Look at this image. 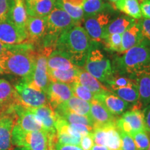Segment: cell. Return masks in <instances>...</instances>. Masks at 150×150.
I'll return each instance as SVG.
<instances>
[{"instance_id":"1","label":"cell","mask_w":150,"mask_h":150,"mask_svg":"<svg viewBox=\"0 0 150 150\" xmlns=\"http://www.w3.org/2000/svg\"><path fill=\"white\" fill-rule=\"evenodd\" d=\"M112 61L114 76L137 79L150 75V42L144 39L138 45L119 54Z\"/></svg>"},{"instance_id":"2","label":"cell","mask_w":150,"mask_h":150,"mask_svg":"<svg viewBox=\"0 0 150 150\" xmlns=\"http://www.w3.org/2000/svg\"><path fill=\"white\" fill-rule=\"evenodd\" d=\"M93 41L83 27L77 24L67 29L56 41L55 50L63 52L77 67H83Z\"/></svg>"},{"instance_id":"3","label":"cell","mask_w":150,"mask_h":150,"mask_svg":"<svg viewBox=\"0 0 150 150\" xmlns=\"http://www.w3.org/2000/svg\"><path fill=\"white\" fill-rule=\"evenodd\" d=\"M36 49L29 42L0 57V66L5 74L13 75L29 82L34 70Z\"/></svg>"},{"instance_id":"4","label":"cell","mask_w":150,"mask_h":150,"mask_svg":"<svg viewBox=\"0 0 150 150\" xmlns=\"http://www.w3.org/2000/svg\"><path fill=\"white\" fill-rule=\"evenodd\" d=\"M46 18L47 33L40 47L55 50L56 41L60 35L64 31L78 24L65 11L57 7H54Z\"/></svg>"},{"instance_id":"5","label":"cell","mask_w":150,"mask_h":150,"mask_svg":"<svg viewBox=\"0 0 150 150\" xmlns=\"http://www.w3.org/2000/svg\"><path fill=\"white\" fill-rule=\"evenodd\" d=\"M94 42L86 58L84 70L104 85L114 76L112 64Z\"/></svg>"},{"instance_id":"6","label":"cell","mask_w":150,"mask_h":150,"mask_svg":"<svg viewBox=\"0 0 150 150\" xmlns=\"http://www.w3.org/2000/svg\"><path fill=\"white\" fill-rule=\"evenodd\" d=\"M12 144L30 150H49V139L45 131H27L16 123L12 131Z\"/></svg>"},{"instance_id":"7","label":"cell","mask_w":150,"mask_h":150,"mask_svg":"<svg viewBox=\"0 0 150 150\" xmlns=\"http://www.w3.org/2000/svg\"><path fill=\"white\" fill-rule=\"evenodd\" d=\"M54 50V49L45 47L36 49L34 70L31 81L27 82L30 86L45 93L50 82L48 76L47 58Z\"/></svg>"},{"instance_id":"8","label":"cell","mask_w":150,"mask_h":150,"mask_svg":"<svg viewBox=\"0 0 150 150\" xmlns=\"http://www.w3.org/2000/svg\"><path fill=\"white\" fill-rule=\"evenodd\" d=\"M20 104L27 108H38L48 104L46 93L30 86L20 79L13 84Z\"/></svg>"},{"instance_id":"9","label":"cell","mask_w":150,"mask_h":150,"mask_svg":"<svg viewBox=\"0 0 150 150\" xmlns=\"http://www.w3.org/2000/svg\"><path fill=\"white\" fill-rule=\"evenodd\" d=\"M117 129L130 134L132 132L146 131L144 116L140 104L132 106L116 120Z\"/></svg>"},{"instance_id":"10","label":"cell","mask_w":150,"mask_h":150,"mask_svg":"<svg viewBox=\"0 0 150 150\" xmlns=\"http://www.w3.org/2000/svg\"><path fill=\"white\" fill-rule=\"evenodd\" d=\"M82 21L83 29L91 40L95 42H102L104 38L106 28L111 20L110 14L102 12L95 16L85 17Z\"/></svg>"},{"instance_id":"11","label":"cell","mask_w":150,"mask_h":150,"mask_svg":"<svg viewBox=\"0 0 150 150\" xmlns=\"http://www.w3.org/2000/svg\"><path fill=\"white\" fill-rule=\"evenodd\" d=\"M28 108L40 121L43 129L47 134L49 143L54 144L57 142L56 129V115L54 110L50 106V104L44 105L38 108Z\"/></svg>"},{"instance_id":"12","label":"cell","mask_w":150,"mask_h":150,"mask_svg":"<svg viewBox=\"0 0 150 150\" xmlns=\"http://www.w3.org/2000/svg\"><path fill=\"white\" fill-rule=\"evenodd\" d=\"M20 104L13 85L4 79H0V117L15 112V107Z\"/></svg>"},{"instance_id":"13","label":"cell","mask_w":150,"mask_h":150,"mask_svg":"<svg viewBox=\"0 0 150 150\" xmlns=\"http://www.w3.org/2000/svg\"><path fill=\"white\" fill-rule=\"evenodd\" d=\"M27 42L40 48L47 33V18L28 16L26 25Z\"/></svg>"},{"instance_id":"14","label":"cell","mask_w":150,"mask_h":150,"mask_svg":"<svg viewBox=\"0 0 150 150\" xmlns=\"http://www.w3.org/2000/svg\"><path fill=\"white\" fill-rule=\"evenodd\" d=\"M0 42L10 45L27 42V33L25 29L18 27L8 20L0 22Z\"/></svg>"},{"instance_id":"15","label":"cell","mask_w":150,"mask_h":150,"mask_svg":"<svg viewBox=\"0 0 150 150\" xmlns=\"http://www.w3.org/2000/svg\"><path fill=\"white\" fill-rule=\"evenodd\" d=\"M48 104L54 110L73 95L70 84L50 81L46 91Z\"/></svg>"},{"instance_id":"16","label":"cell","mask_w":150,"mask_h":150,"mask_svg":"<svg viewBox=\"0 0 150 150\" xmlns=\"http://www.w3.org/2000/svg\"><path fill=\"white\" fill-rule=\"evenodd\" d=\"M94 99L104 105L115 116L122 115L124 112L132 107L129 103L120 98L108 90L97 95H94Z\"/></svg>"},{"instance_id":"17","label":"cell","mask_w":150,"mask_h":150,"mask_svg":"<svg viewBox=\"0 0 150 150\" xmlns=\"http://www.w3.org/2000/svg\"><path fill=\"white\" fill-rule=\"evenodd\" d=\"M14 110L17 116L16 124L20 128L27 131H44L40 121L29 108L18 104Z\"/></svg>"},{"instance_id":"18","label":"cell","mask_w":150,"mask_h":150,"mask_svg":"<svg viewBox=\"0 0 150 150\" xmlns=\"http://www.w3.org/2000/svg\"><path fill=\"white\" fill-rule=\"evenodd\" d=\"M91 117L94 122L93 128L115 125L117 119L104 105L95 99L91 102Z\"/></svg>"},{"instance_id":"19","label":"cell","mask_w":150,"mask_h":150,"mask_svg":"<svg viewBox=\"0 0 150 150\" xmlns=\"http://www.w3.org/2000/svg\"><path fill=\"white\" fill-rule=\"evenodd\" d=\"M16 112L0 117V150H10L12 144V131L16 122Z\"/></svg>"},{"instance_id":"20","label":"cell","mask_w":150,"mask_h":150,"mask_svg":"<svg viewBox=\"0 0 150 150\" xmlns=\"http://www.w3.org/2000/svg\"><path fill=\"white\" fill-rule=\"evenodd\" d=\"M141 29L139 22L136 21L130 27L128 28L123 33H122V48L120 54L125 53L133 47L138 45L142 40Z\"/></svg>"},{"instance_id":"21","label":"cell","mask_w":150,"mask_h":150,"mask_svg":"<svg viewBox=\"0 0 150 150\" xmlns=\"http://www.w3.org/2000/svg\"><path fill=\"white\" fill-rule=\"evenodd\" d=\"M64 110L74 112L79 115L91 117V102L82 100L74 95L65 102L63 104L59 105L54 110ZM92 119V118H91Z\"/></svg>"},{"instance_id":"22","label":"cell","mask_w":150,"mask_h":150,"mask_svg":"<svg viewBox=\"0 0 150 150\" xmlns=\"http://www.w3.org/2000/svg\"><path fill=\"white\" fill-rule=\"evenodd\" d=\"M76 67L66 54L58 50L52 51L47 58L48 70H66Z\"/></svg>"},{"instance_id":"23","label":"cell","mask_w":150,"mask_h":150,"mask_svg":"<svg viewBox=\"0 0 150 150\" xmlns=\"http://www.w3.org/2000/svg\"><path fill=\"white\" fill-rule=\"evenodd\" d=\"M78 81L91 92L94 95L108 91L107 88L99 82L96 78L91 75L87 71L79 67L78 75Z\"/></svg>"},{"instance_id":"24","label":"cell","mask_w":150,"mask_h":150,"mask_svg":"<svg viewBox=\"0 0 150 150\" xmlns=\"http://www.w3.org/2000/svg\"><path fill=\"white\" fill-rule=\"evenodd\" d=\"M56 0H37L26 6L29 16L45 18L55 7Z\"/></svg>"},{"instance_id":"25","label":"cell","mask_w":150,"mask_h":150,"mask_svg":"<svg viewBox=\"0 0 150 150\" xmlns=\"http://www.w3.org/2000/svg\"><path fill=\"white\" fill-rule=\"evenodd\" d=\"M108 91L112 92L125 102L134 106L139 104V91H138V81L136 83L129 86L122 88H112Z\"/></svg>"},{"instance_id":"26","label":"cell","mask_w":150,"mask_h":150,"mask_svg":"<svg viewBox=\"0 0 150 150\" xmlns=\"http://www.w3.org/2000/svg\"><path fill=\"white\" fill-rule=\"evenodd\" d=\"M80 67L66 70H48V76L50 81L60 82L71 84L77 81Z\"/></svg>"},{"instance_id":"27","label":"cell","mask_w":150,"mask_h":150,"mask_svg":"<svg viewBox=\"0 0 150 150\" xmlns=\"http://www.w3.org/2000/svg\"><path fill=\"white\" fill-rule=\"evenodd\" d=\"M136 20L127 16H122L120 17L111 20L105 30L104 38L106 35L112 33H123L126 30L131 27Z\"/></svg>"},{"instance_id":"28","label":"cell","mask_w":150,"mask_h":150,"mask_svg":"<svg viewBox=\"0 0 150 150\" xmlns=\"http://www.w3.org/2000/svg\"><path fill=\"white\" fill-rule=\"evenodd\" d=\"M113 8L122 12L127 16L140 20L142 18L138 0H120L113 6Z\"/></svg>"},{"instance_id":"29","label":"cell","mask_w":150,"mask_h":150,"mask_svg":"<svg viewBox=\"0 0 150 150\" xmlns=\"http://www.w3.org/2000/svg\"><path fill=\"white\" fill-rule=\"evenodd\" d=\"M28 14L23 0L16 1V4L11 16V21L21 29L26 30Z\"/></svg>"},{"instance_id":"30","label":"cell","mask_w":150,"mask_h":150,"mask_svg":"<svg viewBox=\"0 0 150 150\" xmlns=\"http://www.w3.org/2000/svg\"><path fill=\"white\" fill-rule=\"evenodd\" d=\"M56 115H58L62 119L66 121L67 123H77L82 124V125H86L91 127H94V122L91 117H86V116L81 115L79 114L74 113V112L68 111V110H54Z\"/></svg>"},{"instance_id":"31","label":"cell","mask_w":150,"mask_h":150,"mask_svg":"<svg viewBox=\"0 0 150 150\" xmlns=\"http://www.w3.org/2000/svg\"><path fill=\"white\" fill-rule=\"evenodd\" d=\"M55 7L59 8L67 13L75 22L79 24L84 18L83 8L71 4L65 0H56Z\"/></svg>"},{"instance_id":"32","label":"cell","mask_w":150,"mask_h":150,"mask_svg":"<svg viewBox=\"0 0 150 150\" xmlns=\"http://www.w3.org/2000/svg\"><path fill=\"white\" fill-rule=\"evenodd\" d=\"M139 91V104L145 108L150 103V75L137 79Z\"/></svg>"},{"instance_id":"33","label":"cell","mask_w":150,"mask_h":150,"mask_svg":"<svg viewBox=\"0 0 150 150\" xmlns=\"http://www.w3.org/2000/svg\"><path fill=\"white\" fill-rule=\"evenodd\" d=\"M108 6V4L104 0H84L82 6L84 18L105 12Z\"/></svg>"},{"instance_id":"34","label":"cell","mask_w":150,"mask_h":150,"mask_svg":"<svg viewBox=\"0 0 150 150\" xmlns=\"http://www.w3.org/2000/svg\"><path fill=\"white\" fill-rule=\"evenodd\" d=\"M106 147L109 150H121V138L115 125L106 127Z\"/></svg>"},{"instance_id":"35","label":"cell","mask_w":150,"mask_h":150,"mask_svg":"<svg viewBox=\"0 0 150 150\" xmlns=\"http://www.w3.org/2000/svg\"><path fill=\"white\" fill-rule=\"evenodd\" d=\"M102 42L104 43L106 50L111 53L116 52L120 54L122 48V34L120 33H112L106 35Z\"/></svg>"},{"instance_id":"36","label":"cell","mask_w":150,"mask_h":150,"mask_svg":"<svg viewBox=\"0 0 150 150\" xmlns=\"http://www.w3.org/2000/svg\"><path fill=\"white\" fill-rule=\"evenodd\" d=\"M73 95L78 98L86 102H91L94 100V95L86 87L82 86L77 81L70 84Z\"/></svg>"},{"instance_id":"37","label":"cell","mask_w":150,"mask_h":150,"mask_svg":"<svg viewBox=\"0 0 150 150\" xmlns=\"http://www.w3.org/2000/svg\"><path fill=\"white\" fill-rule=\"evenodd\" d=\"M130 136L133 138L138 150H147L149 145V134L146 131H136L131 133Z\"/></svg>"},{"instance_id":"38","label":"cell","mask_w":150,"mask_h":150,"mask_svg":"<svg viewBox=\"0 0 150 150\" xmlns=\"http://www.w3.org/2000/svg\"><path fill=\"white\" fill-rule=\"evenodd\" d=\"M137 83L136 79H133L125 77V76H114L113 78L108 81L106 83V87L108 90L112 88H122L129 86Z\"/></svg>"},{"instance_id":"39","label":"cell","mask_w":150,"mask_h":150,"mask_svg":"<svg viewBox=\"0 0 150 150\" xmlns=\"http://www.w3.org/2000/svg\"><path fill=\"white\" fill-rule=\"evenodd\" d=\"M15 4V0H0V22L11 21V13Z\"/></svg>"},{"instance_id":"40","label":"cell","mask_w":150,"mask_h":150,"mask_svg":"<svg viewBox=\"0 0 150 150\" xmlns=\"http://www.w3.org/2000/svg\"><path fill=\"white\" fill-rule=\"evenodd\" d=\"M106 127H94L92 136L95 145L106 146Z\"/></svg>"},{"instance_id":"41","label":"cell","mask_w":150,"mask_h":150,"mask_svg":"<svg viewBox=\"0 0 150 150\" xmlns=\"http://www.w3.org/2000/svg\"><path fill=\"white\" fill-rule=\"evenodd\" d=\"M119 132L121 138V150H138L130 135L121 130H119Z\"/></svg>"},{"instance_id":"42","label":"cell","mask_w":150,"mask_h":150,"mask_svg":"<svg viewBox=\"0 0 150 150\" xmlns=\"http://www.w3.org/2000/svg\"><path fill=\"white\" fill-rule=\"evenodd\" d=\"M139 22L140 29L144 39L150 42V19H140Z\"/></svg>"},{"instance_id":"43","label":"cell","mask_w":150,"mask_h":150,"mask_svg":"<svg viewBox=\"0 0 150 150\" xmlns=\"http://www.w3.org/2000/svg\"><path fill=\"white\" fill-rule=\"evenodd\" d=\"M139 4L142 18L150 19V0H140Z\"/></svg>"},{"instance_id":"44","label":"cell","mask_w":150,"mask_h":150,"mask_svg":"<svg viewBox=\"0 0 150 150\" xmlns=\"http://www.w3.org/2000/svg\"><path fill=\"white\" fill-rule=\"evenodd\" d=\"M94 142L92 136V133L90 134L85 135L81 137L80 142V147L83 150H91L93 146Z\"/></svg>"},{"instance_id":"45","label":"cell","mask_w":150,"mask_h":150,"mask_svg":"<svg viewBox=\"0 0 150 150\" xmlns=\"http://www.w3.org/2000/svg\"><path fill=\"white\" fill-rule=\"evenodd\" d=\"M22 45V44L16 45H6L0 42V57L4 55L5 54L8 53L9 52L18 50V48H20L21 47Z\"/></svg>"},{"instance_id":"46","label":"cell","mask_w":150,"mask_h":150,"mask_svg":"<svg viewBox=\"0 0 150 150\" xmlns=\"http://www.w3.org/2000/svg\"><path fill=\"white\" fill-rule=\"evenodd\" d=\"M145 121V129L148 134H150V103L142 109Z\"/></svg>"},{"instance_id":"47","label":"cell","mask_w":150,"mask_h":150,"mask_svg":"<svg viewBox=\"0 0 150 150\" xmlns=\"http://www.w3.org/2000/svg\"><path fill=\"white\" fill-rule=\"evenodd\" d=\"M54 150H83L80 146L73 145H65L56 142L54 145Z\"/></svg>"},{"instance_id":"48","label":"cell","mask_w":150,"mask_h":150,"mask_svg":"<svg viewBox=\"0 0 150 150\" xmlns=\"http://www.w3.org/2000/svg\"><path fill=\"white\" fill-rule=\"evenodd\" d=\"M65 1L74 6L82 7L84 0H65Z\"/></svg>"},{"instance_id":"49","label":"cell","mask_w":150,"mask_h":150,"mask_svg":"<svg viewBox=\"0 0 150 150\" xmlns=\"http://www.w3.org/2000/svg\"><path fill=\"white\" fill-rule=\"evenodd\" d=\"M91 150H109V149H108V148L107 147H106V146L95 145L92 147Z\"/></svg>"},{"instance_id":"50","label":"cell","mask_w":150,"mask_h":150,"mask_svg":"<svg viewBox=\"0 0 150 150\" xmlns=\"http://www.w3.org/2000/svg\"><path fill=\"white\" fill-rule=\"evenodd\" d=\"M36 1L37 0H26V1H24V4H25V6H27L31 4H33V2H35V1Z\"/></svg>"},{"instance_id":"51","label":"cell","mask_w":150,"mask_h":150,"mask_svg":"<svg viewBox=\"0 0 150 150\" xmlns=\"http://www.w3.org/2000/svg\"><path fill=\"white\" fill-rule=\"evenodd\" d=\"M13 150H30L29 149H27L25 147H16L13 149Z\"/></svg>"},{"instance_id":"52","label":"cell","mask_w":150,"mask_h":150,"mask_svg":"<svg viewBox=\"0 0 150 150\" xmlns=\"http://www.w3.org/2000/svg\"><path fill=\"white\" fill-rule=\"evenodd\" d=\"M108 1H110V2L112 4V6H113L114 4H115V3H117V1H120V0H108Z\"/></svg>"},{"instance_id":"53","label":"cell","mask_w":150,"mask_h":150,"mask_svg":"<svg viewBox=\"0 0 150 150\" xmlns=\"http://www.w3.org/2000/svg\"><path fill=\"white\" fill-rule=\"evenodd\" d=\"M5 73H4V71L3 70V69L1 68V67L0 66V76H2L3 74H4Z\"/></svg>"},{"instance_id":"54","label":"cell","mask_w":150,"mask_h":150,"mask_svg":"<svg viewBox=\"0 0 150 150\" xmlns=\"http://www.w3.org/2000/svg\"><path fill=\"white\" fill-rule=\"evenodd\" d=\"M54 145H49V150H54Z\"/></svg>"},{"instance_id":"55","label":"cell","mask_w":150,"mask_h":150,"mask_svg":"<svg viewBox=\"0 0 150 150\" xmlns=\"http://www.w3.org/2000/svg\"><path fill=\"white\" fill-rule=\"evenodd\" d=\"M149 138H150V134H149ZM147 150H150V142H149V147H148V149Z\"/></svg>"},{"instance_id":"56","label":"cell","mask_w":150,"mask_h":150,"mask_svg":"<svg viewBox=\"0 0 150 150\" xmlns=\"http://www.w3.org/2000/svg\"><path fill=\"white\" fill-rule=\"evenodd\" d=\"M19 1V0H15V1Z\"/></svg>"},{"instance_id":"57","label":"cell","mask_w":150,"mask_h":150,"mask_svg":"<svg viewBox=\"0 0 150 150\" xmlns=\"http://www.w3.org/2000/svg\"><path fill=\"white\" fill-rule=\"evenodd\" d=\"M23 1H26V0H23Z\"/></svg>"}]
</instances>
